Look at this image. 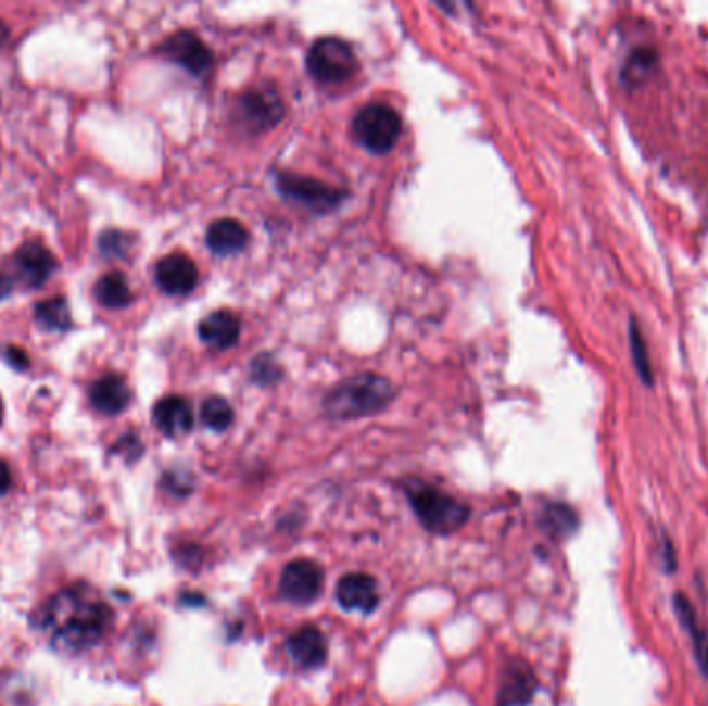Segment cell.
<instances>
[{
    "label": "cell",
    "mask_w": 708,
    "mask_h": 706,
    "mask_svg": "<svg viewBox=\"0 0 708 706\" xmlns=\"http://www.w3.org/2000/svg\"><path fill=\"white\" fill-rule=\"evenodd\" d=\"M89 402L100 415L114 417V415H121L129 406L131 390L123 377L109 374V376L98 377L91 383Z\"/></svg>",
    "instance_id": "7c38bea8"
},
{
    "label": "cell",
    "mask_w": 708,
    "mask_h": 706,
    "mask_svg": "<svg viewBox=\"0 0 708 706\" xmlns=\"http://www.w3.org/2000/svg\"><path fill=\"white\" fill-rule=\"evenodd\" d=\"M534 676L529 667L516 663L514 667L506 669L504 684L500 690V706H524L534 694Z\"/></svg>",
    "instance_id": "d6986e66"
},
{
    "label": "cell",
    "mask_w": 708,
    "mask_h": 706,
    "mask_svg": "<svg viewBox=\"0 0 708 706\" xmlns=\"http://www.w3.org/2000/svg\"><path fill=\"white\" fill-rule=\"evenodd\" d=\"M251 376H253V381L262 383V386H269V383H276L280 377H282V369L278 367V363L271 358V356H257L251 365Z\"/></svg>",
    "instance_id": "cb8c5ba5"
},
{
    "label": "cell",
    "mask_w": 708,
    "mask_h": 706,
    "mask_svg": "<svg viewBox=\"0 0 708 706\" xmlns=\"http://www.w3.org/2000/svg\"><path fill=\"white\" fill-rule=\"evenodd\" d=\"M7 38H9V29H7V25L0 20V48L7 42Z\"/></svg>",
    "instance_id": "f1b7e54d"
},
{
    "label": "cell",
    "mask_w": 708,
    "mask_h": 706,
    "mask_svg": "<svg viewBox=\"0 0 708 706\" xmlns=\"http://www.w3.org/2000/svg\"><path fill=\"white\" fill-rule=\"evenodd\" d=\"M201 420L205 427H210L214 431H226L235 420V411L228 404V400H224V398H207L201 406Z\"/></svg>",
    "instance_id": "7402d4cb"
},
{
    "label": "cell",
    "mask_w": 708,
    "mask_h": 706,
    "mask_svg": "<svg viewBox=\"0 0 708 706\" xmlns=\"http://www.w3.org/2000/svg\"><path fill=\"white\" fill-rule=\"evenodd\" d=\"M307 68L321 84H342L356 73L358 61L353 46L340 38L328 36L311 46Z\"/></svg>",
    "instance_id": "5b68a950"
},
{
    "label": "cell",
    "mask_w": 708,
    "mask_h": 706,
    "mask_svg": "<svg viewBox=\"0 0 708 706\" xmlns=\"http://www.w3.org/2000/svg\"><path fill=\"white\" fill-rule=\"evenodd\" d=\"M129 243H131V239L127 235H123L118 230H109L100 239V251L109 257H123L129 249Z\"/></svg>",
    "instance_id": "d4e9b609"
},
{
    "label": "cell",
    "mask_w": 708,
    "mask_h": 706,
    "mask_svg": "<svg viewBox=\"0 0 708 706\" xmlns=\"http://www.w3.org/2000/svg\"><path fill=\"white\" fill-rule=\"evenodd\" d=\"M336 598L349 612L371 614L379 605L376 580L367 575H346L338 582Z\"/></svg>",
    "instance_id": "4fadbf2b"
},
{
    "label": "cell",
    "mask_w": 708,
    "mask_h": 706,
    "mask_svg": "<svg viewBox=\"0 0 708 706\" xmlns=\"http://www.w3.org/2000/svg\"><path fill=\"white\" fill-rule=\"evenodd\" d=\"M394 388L385 377L361 374L336 386L326 398L328 417L338 420L361 419L388 406Z\"/></svg>",
    "instance_id": "7a4b0ae2"
},
{
    "label": "cell",
    "mask_w": 708,
    "mask_h": 706,
    "mask_svg": "<svg viewBox=\"0 0 708 706\" xmlns=\"http://www.w3.org/2000/svg\"><path fill=\"white\" fill-rule=\"evenodd\" d=\"M673 603H675V614L678 618L682 621L684 630L692 641V648H694V655H696V663L700 667V671L708 676V632L707 628L700 623L698 619V614L696 609L692 607V603L687 601L684 595L673 596Z\"/></svg>",
    "instance_id": "ac0fdd59"
},
{
    "label": "cell",
    "mask_w": 708,
    "mask_h": 706,
    "mask_svg": "<svg viewBox=\"0 0 708 706\" xmlns=\"http://www.w3.org/2000/svg\"><path fill=\"white\" fill-rule=\"evenodd\" d=\"M11 290H13V280L0 272V301L7 299L11 294Z\"/></svg>",
    "instance_id": "83f0119b"
},
{
    "label": "cell",
    "mask_w": 708,
    "mask_h": 706,
    "mask_svg": "<svg viewBox=\"0 0 708 706\" xmlns=\"http://www.w3.org/2000/svg\"><path fill=\"white\" fill-rule=\"evenodd\" d=\"M278 189L285 198L307 205L313 212H330L342 201V193L315 178L282 173L276 178Z\"/></svg>",
    "instance_id": "8992f818"
},
{
    "label": "cell",
    "mask_w": 708,
    "mask_h": 706,
    "mask_svg": "<svg viewBox=\"0 0 708 706\" xmlns=\"http://www.w3.org/2000/svg\"><path fill=\"white\" fill-rule=\"evenodd\" d=\"M93 297L102 307L109 310H123L131 303L134 294L127 278L121 272H109L104 274L93 288Z\"/></svg>",
    "instance_id": "ffe728a7"
},
{
    "label": "cell",
    "mask_w": 708,
    "mask_h": 706,
    "mask_svg": "<svg viewBox=\"0 0 708 706\" xmlns=\"http://www.w3.org/2000/svg\"><path fill=\"white\" fill-rule=\"evenodd\" d=\"M4 358H7V363H9L11 367H15V369H20V371H23V369L27 367V363H29L22 349H15V346H9V349H7Z\"/></svg>",
    "instance_id": "484cf974"
},
{
    "label": "cell",
    "mask_w": 708,
    "mask_h": 706,
    "mask_svg": "<svg viewBox=\"0 0 708 706\" xmlns=\"http://www.w3.org/2000/svg\"><path fill=\"white\" fill-rule=\"evenodd\" d=\"M285 114L280 96L274 89H251L239 100V116L253 131H266Z\"/></svg>",
    "instance_id": "9c48e42d"
},
{
    "label": "cell",
    "mask_w": 708,
    "mask_h": 706,
    "mask_svg": "<svg viewBox=\"0 0 708 706\" xmlns=\"http://www.w3.org/2000/svg\"><path fill=\"white\" fill-rule=\"evenodd\" d=\"M353 135L371 154H388L402 135L399 112L388 104H367L354 116Z\"/></svg>",
    "instance_id": "277c9868"
},
{
    "label": "cell",
    "mask_w": 708,
    "mask_h": 706,
    "mask_svg": "<svg viewBox=\"0 0 708 706\" xmlns=\"http://www.w3.org/2000/svg\"><path fill=\"white\" fill-rule=\"evenodd\" d=\"M155 427L166 438H180L193 429L191 404L180 396L162 398L154 408Z\"/></svg>",
    "instance_id": "9a60e30c"
},
{
    "label": "cell",
    "mask_w": 708,
    "mask_h": 706,
    "mask_svg": "<svg viewBox=\"0 0 708 706\" xmlns=\"http://www.w3.org/2000/svg\"><path fill=\"white\" fill-rule=\"evenodd\" d=\"M114 614L88 587L63 589L50 596L38 614V628L48 644L65 655L96 648L111 632Z\"/></svg>",
    "instance_id": "6da1fadb"
},
{
    "label": "cell",
    "mask_w": 708,
    "mask_h": 706,
    "mask_svg": "<svg viewBox=\"0 0 708 706\" xmlns=\"http://www.w3.org/2000/svg\"><path fill=\"white\" fill-rule=\"evenodd\" d=\"M205 241H207L212 253L228 257V255H237L243 251L249 243V232L241 222L224 218V220L214 222L207 228Z\"/></svg>",
    "instance_id": "e0dca14e"
},
{
    "label": "cell",
    "mask_w": 708,
    "mask_h": 706,
    "mask_svg": "<svg viewBox=\"0 0 708 706\" xmlns=\"http://www.w3.org/2000/svg\"><path fill=\"white\" fill-rule=\"evenodd\" d=\"M288 655L305 669H315L328 659V641L315 626H303L288 639Z\"/></svg>",
    "instance_id": "5bb4252c"
},
{
    "label": "cell",
    "mask_w": 708,
    "mask_h": 706,
    "mask_svg": "<svg viewBox=\"0 0 708 706\" xmlns=\"http://www.w3.org/2000/svg\"><path fill=\"white\" fill-rule=\"evenodd\" d=\"M36 324L46 331H67L71 328V310L65 297H54L38 303L34 310Z\"/></svg>",
    "instance_id": "44dd1931"
},
{
    "label": "cell",
    "mask_w": 708,
    "mask_h": 706,
    "mask_svg": "<svg viewBox=\"0 0 708 706\" xmlns=\"http://www.w3.org/2000/svg\"><path fill=\"white\" fill-rule=\"evenodd\" d=\"M198 280H200L198 265L182 253L166 255L155 265V282L166 294L185 297L193 292V288L198 287Z\"/></svg>",
    "instance_id": "30bf717a"
},
{
    "label": "cell",
    "mask_w": 708,
    "mask_h": 706,
    "mask_svg": "<svg viewBox=\"0 0 708 706\" xmlns=\"http://www.w3.org/2000/svg\"><path fill=\"white\" fill-rule=\"evenodd\" d=\"M11 483H13V477H11V468H9V464L2 463V461H0V500H2V497L9 493Z\"/></svg>",
    "instance_id": "4316f807"
},
{
    "label": "cell",
    "mask_w": 708,
    "mask_h": 706,
    "mask_svg": "<svg viewBox=\"0 0 708 706\" xmlns=\"http://www.w3.org/2000/svg\"><path fill=\"white\" fill-rule=\"evenodd\" d=\"M239 333L241 322L230 311H214L200 324L201 340L216 351L230 349L239 340Z\"/></svg>",
    "instance_id": "2e32d148"
},
{
    "label": "cell",
    "mask_w": 708,
    "mask_h": 706,
    "mask_svg": "<svg viewBox=\"0 0 708 706\" xmlns=\"http://www.w3.org/2000/svg\"><path fill=\"white\" fill-rule=\"evenodd\" d=\"M15 276L25 288H42L56 272V260L45 244L25 243L15 253Z\"/></svg>",
    "instance_id": "8fae6325"
},
{
    "label": "cell",
    "mask_w": 708,
    "mask_h": 706,
    "mask_svg": "<svg viewBox=\"0 0 708 706\" xmlns=\"http://www.w3.org/2000/svg\"><path fill=\"white\" fill-rule=\"evenodd\" d=\"M406 497L422 527L435 534H452L463 529L470 516V509L463 502L422 481L406 483Z\"/></svg>",
    "instance_id": "3957f363"
},
{
    "label": "cell",
    "mask_w": 708,
    "mask_h": 706,
    "mask_svg": "<svg viewBox=\"0 0 708 706\" xmlns=\"http://www.w3.org/2000/svg\"><path fill=\"white\" fill-rule=\"evenodd\" d=\"M160 54L166 56L170 63L182 66L195 77H203L214 65V56L210 48L191 31H178L175 36H170L164 45L160 46Z\"/></svg>",
    "instance_id": "ba28073f"
},
{
    "label": "cell",
    "mask_w": 708,
    "mask_h": 706,
    "mask_svg": "<svg viewBox=\"0 0 708 706\" xmlns=\"http://www.w3.org/2000/svg\"><path fill=\"white\" fill-rule=\"evenodd\" d=\"M545 527L557 537H564L576 529V514L568 506L554 504L545 509Z\"/></svg>",
    "instance_id": "603a6c76"
},
{
    "label": "cell",
    "mask_w": 708,
    "mask_h": 706,
    "mask_svg": "<svg viewBox=\"0 0 708 706\" xmlns=\"http://www.w3.org/2000/svg\"><path fill=\"white\" fill-rule=\"evenodd\" d=\"M324 589V570L311 559H294L290 562L280 576V593L296 603L307 605L313 603Z\"/></svg>",
    "instance_id": "52a82bcc"
}]
</instances>
